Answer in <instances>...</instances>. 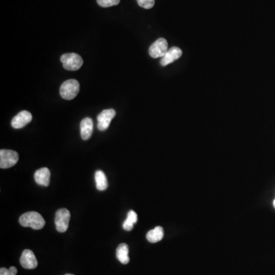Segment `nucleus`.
<instances>
[{"label": "nucleus", "instance_id": "obj_11", "mask_svg": "<svg viewBox=\"0 0 275 275\" xmlns=\"http://www.w3.org/2000/svg\"><path fill=\"white\" fill-rule=\"evenodd\" d=\"M34 178L38 185L44 187L49 186L50 184V170L48 168H40L34 173Z\"/></svg>", "mask_w": 275, "mask_h": 275}, {"label": "nucleus", "instance_id": "obj_18", "mask_svg": "<svg viewBox=\"0 0 275 275\" xmlns=\"http://www.w3.org/2000/svg\"><path fill=\"white\" fill-rule=\"evenodd\" d=\"M138 6L145 9H152L155 6V0H137Z\"/></svg>", "mask_w": 275, "mask_h": 275}, {"label": "nucleus", "instance_id": "obj_15", "mask_svg": "<svg viewBox=\"0 0 275 275\" xmlns=\"http://www.w3.org/2000/svg\"><path fill=\"white\" fill-rule=\"evenodd\" d=\"M95 181L97 189L100 191H103L107 189L108 181L106 176L102 171H97L95 173Z\"/></svg>", "mask_w": 275, "mask_h": 275}, {"label": "nucleus", "instance_id": "obj_1", "mask_svg": "<svg viewBox=\"0 0 275 275\" xmlns=\"http://www.w3.org/2000/svg\"><path fill=\"white\" fill-rule=\"evenodd\" d=\"M19 223L22 226L31 227L35 230H39L45 226V221L40 213L28 212L20 216Z\"/></svg>", "mask_w": 275, "mask_h": 275}, {"label": "nucleus", "instance_id": "obj_8", "mask_svg": "<svg viewBox=\"0 0 275 275\" xmlns=\"http://www.w3.org/2000/svg\"><path fill=\"white\" fill-rule=\"evenodd\" d=\"M20 264L25 269H34L38 266V261L34 252L29 249H25L20 258Z\"/></svg>", "mask_w": 275, "mask_h": 275}, {"label": "nucleus", "instance_id": "obj_5", "mask_svg": "<svg viewBox=\"0 0 275 275\" xmlns=\"http://www.w3.org/2000/svg\"><path fill=\"white\" fill-rule=\"evenodd\" d=\"M70 220V211L65 208L58 209L56 212L55 223L56 229L59 232H65L69 226V222Z\"/></svg>", "mask_w": 275, "mask_h": 275}, {"label": "nucleus", "instance_id": "obj_16", "mask_svg": "<svg viewBox=\"0 0 275 275\" xmlns=\"http://www.w3.org/2000/svg\"><path fill=\"white\" fill-rule=\"evenodd\" d=\"M138 221V216L133 210L129 211L127 215V219L123 223V229L126 231H131Z\"/></svg>", "mask_w": 275, "mask_h": 275}, {"label": "nucleus", "instance_id": "obj_10", "mask_svg": "<svg viewBox=\"0 0 275 275\" xmlns=\"http://www.w3.org/2000/svg\"><path fill=\"white\" fill-rule=\"evenodd\" d=\"M182 54L183 52L181 49H179L177 47H172L170 49H168L165 55L162 57V59L161 60V65L163 67L170 65L172 63L179 59L182 56Z\"/></svg>", "mask_w": 275, "mask_h": 275}, {"label": "nucleus", "instance_id": "obj_20", "mask_svg": "<svg viewBox=\"0 0 275 275\" xmlns=\"http://www.w3.org/2000/svg\"><path fill=\"white\" fill-rule=\"evenodd\" d=\"M10 270V272H11L12 275H16L17 274V268L16 267H11V268H9Z\"/></svg>", "mask_w": 275, "mask_h": 275}, {"label": "nucleus", "instance_id": "obj_3", "mask_svg": "<svg viewBox=\"0 0 275 275\" xmlns=\"http://www.w3.org/2000/svg\"><path fill=\"white\" fill-rule=\"evenodd\" d=\"M61 61L65 70H71V71L78 70L84 64L82 57L75 53L63 54L61 57Z\"/></svg>", "mask_w": 275, "mask_h": 275}, {"label": "nucleus", "instance_id": "obj_21", "mask_svg": "<svg viewBox=\"0 0 275 275\" xmlns=\"http://www.w3.org/2000/svg\"><path fill=\"white\" fill-rule=\"evenodd\" d=\"M274 206H275V200H274Z\"/></svg>", "mask_w": 275, "mask_h": 275}, {"label": "nucleus", "instance_id": "obj_22", "mask_svg": "<svg viewBox=\"0 0 275 275\" xmlns=\"http://www.w3.org/2000/svg\"><path fill=\"white\" fill-rule=\"evenodd\" d=\"M71 275V274H67V275Z\"/></svg>", "mask_w": 275, "mask_h": 275}, {"label": "nucleus", "instance_id": "obj_7", "mask_svg": "<svg viewBox=\"0 0 275 275\" xmlns=\"http://www.w3.org/2000/svg\"><path fill=\"white\" fill-rule=\"evenodd\" d=\"M116 111L113 109H105L97 116V128L99 130L105 131L109 128L111 121L116 116Z\"/></svg>", "mask_w": 275, "mask_h": 275}, {"label": "nucleus", "instance_id": "obj_13", "mask_svg": "<svg viewBox=\"0 0 275 275\" xmlns=\"http://www.w3.org/2000/svg\"><path fill=\"white\" fill-rule=\"evenodd\" d=\"M116 258L121 264H127L130 261L129 257V246L125 243H121L116 249Z\"/></svg>", "mask_w": 275, "mask_h": 275}, {"label": "nucleus", "instance_id": "obj_12", "mask_svg": "<svg viewBox=\"0 0 275 275\" xmlns=\"http://www.w3.org/2000/svg\"><path fill=\"white\" fill-rule=\"evenodd\" d=\"M93 130V121L91 118H84L81 122V138L84 140H88L91 137Z\"/></svg>", "mask_w": 275, "mask_h": 275}, {"label": "nucleus", "instance_id": "obj_4", "mask_svg": "<svg viewBox=\"0 0 275 275\" xmlns=\"http://www.w3.org/2000/svg\"><path fill=\"white\" fill-rule=\"evenodd\" d=\"M18 154L13 150L2 149L0 151V168L2 169L12 168L18 162Z\"/></svg>", "mask_w": 275, "mask_h": 275}, {"label": "nucleus", "instance_id": "obj_9", "mask_svg": "<svg viewBox=\"0 0 275 275\" xmlns=\"http://www.w3.org/2000/svg\"><path fill=\"white\" fill-rule=\"evenodd\" d=\"M32 120H33V115L31 114V113L26 110L22 111L13 119L11 125L14 129H22L29 124Z\"/></svg>", "mask_w": 275, "mask_h": 275}, {"label": "nucleus", "instance_id": "obj_2", "mask_svg": "<svg viewBox=\"0 0 275 275\" xmlns=\"http://www.w3.org/2000/svg\"><path fill=\"white\" fill-rule=\"evenodd\" d=\"M80 91V84L77 80L70 79L63 83L60 87V95L67 100H73L77 97Z\"/></svg>", "mask_w": 275, "mask_h": 275}, {"label": "nucleus", "instance_id": "obj_19", "mask_svg": "<svg viewBox=\"0 0 275 275\" xmlns=\"http://www.w3.org/2000/svg\"><path fill=\"white\" fill-rule=\"evenodd\" d=\"M0 275H13L10 270L6 268H2L0 269Z\"/></svg>", "mask_w": 275, "mask_h": 275}, {"label": "nucleus", "instance_id": "obj_14", "mask_svg": "<svg viewBox=\"0 0 275 275\" xmlns=\"http://www.w3.org/2000/svg\"><path fill=\"white\" fill-rule=\"evenodd\" d=\"M164 237V229L161 226H156L154 229L149 231L146 235V239L149 242L156 243L161 241Z\"/></svg>", "mask_w": 275, "mask_h": 275}, {"label": "nucleus", "instance_id": "obj_17", "mask_svg": "<svg viewBox=\"0 0 275 275\" xmlns=\"http://www.w3.org/2000/svg\"><path fill=\"white\" fill-rule=\"evenodd\" d=\"M97 2L101 7L108 8L117 6L120 4V0H97Z\"/></svg>", "mask_w": 275, "mask_h": 275}, {"label": "nucleus", "instance_id": "obj_6", "mask_svg": "<svg viewBox=\"0 0 275 275\" xmlns=\"http://www.w3.org/2000/svg\"><path fill=\"white\" fill-rule=\"evenodd\" d=\"M168 51V41L165 38H161L155 41L149 48V54L153 58L162 57Z\"/></svg>", "mask_w": 275, "mask_h": 275}]
</instances>
